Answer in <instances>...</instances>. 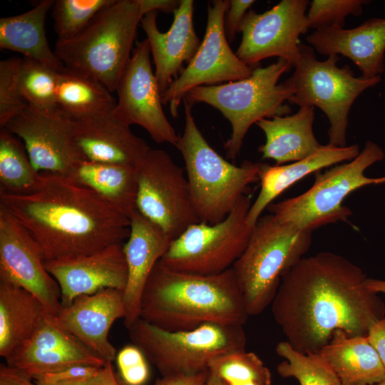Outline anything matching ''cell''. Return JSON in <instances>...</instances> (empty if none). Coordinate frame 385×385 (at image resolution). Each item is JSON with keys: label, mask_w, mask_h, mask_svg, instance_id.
<instances>
[{"label": "cell", "mask_w": 385, "mask_h": 385, "mask_svg": "<svg viewBox=\"0 0 385 385\" xmlns=\"http://www.w3.org/2000/svg\"><path fill=\"white\" fill-rule=\"evenodd\" d=\"M363 270L330 252L304 257L282 278L271 304L274 320L296 350L317 353L337 330L367 336L385 316L379 294L365 286Z\"/></svg>", "instance_id": "cell-1"}, {"label": "cell", "mask_w": 385, "mask_h": 385, "mask_svg": "<svg viewBox=\"0 0 385 385\" xmlns=\"http://www.w3.org/2000/svg\"><path fill=\"white\" fill-rule=\"evenodd\" d=\"M41 175L31 192L0 190V205L37 242L45 260L89 255L128 239L130 220L125 215L63 176Z\"/></svg>", "instance_id": "cell-2"}, {"label": "cell", "mask_w": 385, "mask_h": 385, "mask_svg": "<svg viewBox=\"0 0 385 385\" xmlns=\"http://www.w3.org/2000/svg\"><path fill=\"white\" fill-rule=\"evenodd\" d=\"M249 314L232 267L219 274L177 271L160 260L142 294L140 318L168 331L215 323L243 326Z\"/></svg>", "instance_id": "cell-3"}, {"label": "cell", "mask_w": 385, "mask_h": 385, "mask_svg": "<svg viewBox=\"0 0 385 385\" xmlns=\"http://www.w3.org/2000/svg\"><path fill=\"white\" fill-rule=\"evenodd\" d=\"M143 16L137 0H113L75 36L57 41L54 53L67 69L116 91Z\"/></svg>", "instance_id": "cell-4"}, {"label": "cell", "mask_w": 385, "mask_h": 385, "mask_svg": "<svg viewBox=\"0 0 385 385\" xmlns=\"http://www.w3.org/2000/svg\"><path fill=\"white\" fill-rule=\"evenodd\" d=\"M185 127L177 148L185 162L195 213L209 225L224 220L245 195L247 188L259 180L260 163L244 161L235 165L219 155L207 142L194 120L192 104L183 100Z\"/></svg>", "instance_id": "cell-5"}, {"label": "cell", "mask_w": 385, "mask_h": 385, "mask_svg": "<svg viewBox=\"0 0 385 385\" xmlns=\"http://www.w3.org/2000/svg\"><path fill=\"white\" fill-rule=\"evenodd\" d=\"M312 232L281 222L273 215L260 217L248 244L232 266L249 316L271 305L282 277L309 250Z\"/></svg>", "instance_id": "cell-6"}, {"label": "cell", "mask_w": 385, "mask_h": 385, "mask_svg": "<svg viewBox=\"0 0 385 385\" xmlns=\"http://www.w3.org/2000/svg\"><path fill=\"white\" fill-rule=\"evenodd\" d=\"M292 66L289 61L278 58L266 67L255 66L247 78L200 86L184 98L192 105L204 103L217 108L230 122L232 133L225 148L227 157L235 160L252 124L291 112L290 107L284 103L292 97V91L286 81L281 83L278 81Z\"/></svg>", "instance_id": "cell-7"}, {"label": "cell", "mask_w": 385, "mask_h": 385, "mask_svg": "<svg viewBox=\"0 0 385 385\" xmlns=\"http://www.w3.org/2000/svg\"><path fill=\"white\" fill-rule=\"evenodd\" d=\"M133 344L162 376L207 371L215 359L245 350L241 325L207 323L193 329L168 331L139 318L128 328Z\"/></svg>", "instance_id": "cell-8"}, {"label": "cell", "mask_w": 385, "mask_h": 385, "mask_svg": "<svg viewBox=\"0 0 385 385\" xmlns=\"http://www.w3.org/2000/svg\"><path fill=\"white\" fill-rule=\"evenodd\" d=\"M384 158L383 149L368 140L355 158L324 173H315L314 182L308 190L298 196L272 202L267 210L281 222L310 232L328 224L347 222L352 212L343 205L344 199L360 188L385 183V176L369 178L364 173L369 167Z\"/></svg>", "instance_id": "cell-9"}, {"label": "cell", "mask_w": 385, "mask_h": 385, "mask_svg": "<svg viewBox=\"0 0 385 385\" xmlns=\"http://www.w3.org/2000/svg\"><path fill=\"white\" fill-rule=\"evenodd\" d=\"M299 48L295 70L286 80L292 91L288 102L319 108L329 122V144L344 147L351 106L362 92L377 85L381 76L356 77L349 66H337L338 56L319 61L311 46L301 43Z\"/></svg>", "instance_id": "cell-10"}, {"label": "cell", "mask_w": 385, "mask_h": 385, "mask_svg": "<svg viewBox=\"0 0 385 385\" xmlns=\"http://www.w3.org/2000/svg\"><path fill=\"white\" fill-rule=\"evenodd\" d=\"M251 205L245 195L224 220L190 225L172 240L160 261L173 270L200 274H219L232 267L251 236L253 227L247 222Z\"/></svg>", "instance_id": "cell-11"}, {"label": "cell", "mask_w": 385, "mask_h": 385, "mask_svg": "<svg viewBox=\"0 0 385 385\" xmlns=\"http://www.w3.org/2000/svg\"><path fill=\"white\" fill-rule=\"evenodd\" d=\"M136 210L172 240L200 222L183 170L164 150L150 148L135 165Z\"/></svg>", "instance_id": "cell-12"}, {"label": "cell", "mask_w": 385, "mask_h": 385, "mask_svg": "<svg viewBox=\"0 0 385 385\" xmlns=\"http://www.w3.org/2000/svg\"><path fill=\"white\" fill-rule=\"evenodd\" d=\"M228 0H215L207 6L204 38L196 53L180 76L162 94L163 105H169L173 118L178 116V107L192 89L215 86L249 77L255 67L243 63L230 48L225 30Z\"/></svg>", "instance_id": "cell-13"}, {"label": "cell", "mask_w": 385, "mask_h": 385, "mask_svg": "<svg viewBox=\"0 0 385 385\" xmlns=\"http://www.w3.org/2000/svg\"><path fill=\"white\" fill-rule=\"evenodd\" d=\"M150 53L146 38L136 43L116 89L118 98L112 114L126 125L141 126L155 142L177 147L180 135L164 113Z\"/></svg>", "instance_id": "cell-14"}, {"label": "cell", "mask_w": 385, "mask_h": 385, "mask_svg": "<svg viewBox=\"0 0 385 385\" xmlns=\"http://www.w3.org/2000/svg\"><path fill=\"white\" fill-rule=\"evenodd\" d=\"M308 4L307 0H282L263 13L250 9L240 28L237 57L251 67L270 57L287 60L294 66L299 56V36L309 29Z\"/></svg>", "instance_id": "cell-15"}, {"label": "cell", "mask_w": 385, "mask_h": 385, "mask_svg": "<svg viewBox=\"0 0 385 385\" xmlns=\"http://www.w3.org/2000/svg\"><path fill=\"white\" fill-rule=\"evenodd\" d=\"M43 251L28 230L0 205V281L34 294L46 311L57 316L61 290L44 265Z\"/></svg>", "instance_id": "cell-16"}, {"label": "cell", "mask_w": 385, "mask_h": 385, "mask_svg": "<svg viewBox=\"0 0 385 385\" xmlns=\"http://www.w3.org/2000/svg\"><path fill=\"white\" fill-rule=\"evenodd\" d=\"M71 120L58 108L42 110L28 106L4 128L23 141L38 173L66 178L84 160L73 140Z\"/></svg>", "instance_id": "cell-17"}, {"label": "cell", "mask_w": 385, "mask_h": 385, "mask_svg": "<svg viewBox=\"0 0 385 385\" xmlns=\"http://www.w3.org/2000/svg\"><path fill=\"white\" fill-rule=\"evenodd\" d=\"M6 361L33 379L73 366L103 367L106 362L67 330L57 316L48 312L33 336Z\"/></svg>", "instance_id": "cell-18"}, {"label": "cell", "mask_w": 385, "mask_h": 385, "mask_svg": "<svg viewBox=\"0 0 385 385\" xmlns=\"http://www.w3.org/2000/svg\"><path fill=\"white\" fill-rule=\"evenodd\" d=\"M123 242L111 245L89 255L44 261L61 290L66 307L81 295L113 288L125 290L128 277Z\"/></svg>", "instance_id": "cell-19"}, {"label": "cell", "mask_w": 385, "mask_h": 385, "mask_svg": "<svg viewBox=\"0 0 385 385\" xmlns=\"http://www.w3.org/2000/svg\"><path fill=\"white\" fill-rule=\"evenodd\" d=\"M124 291L107 288L77 297L61 307L58 318L81 343L106 361L116 358L117 351L108 333L115 320L126 317Z\"/></svg>", "instance_id": "cell-20"}, {"label": "cell", "mask_w": 385, "mask_h": 385, "mask_svg": "<svg viewBox=\"0 0 385 385\" xmlns=\"http://www.w3.org/2000/svg\"><path fill=\"white\" fill-rule=\"evenodd\" d=\"M193 11L194 1L180 0L166 32L158 28L156 11L145 14L140 21L150 47L161 96L173 81V78H177L183 64L193 58L201 43L194 28Z\"/></svg>", "instance_id": "cell-21"}, {"label": "cell", "mask_w": 385, "mask_h": 385, "mask_svg": "<svg viewBox=\"0 0 385 385\" xmlns=\"http://www.w3.org/2000/svg\"><path fill=\"white\" fill-rule=\"evenodd\" d=\"M71 132L81 157L92 162L135 166L151 148L112 113L71 118Z\"/></svg>", "instance_id": "cell-22"}, {"label": "cell", "mask_w": 385, "mask_h": 385, "mask_svg": "<svg viewBox=\"0 0 385 385\" xmlns=\"http://www.w3.org/2000/svg\"><path fill=\"white\" fill-rule=\"evenodd\" d=\"M307 41L322 55L349 58L361 77L381 76L385 70V18H374L349 29L332 26L316 30Z\"/></svg>", "instance_id": "cell-23"}, {"label": "cell", "mask_w": 385, "mask_h": 385, "mask_svg": "<svg viewBox=\"0 0 385 385\" xmlns=\"http://www.w3.org/2000/svg\"><path fill=\"white\" fill-rule=\"evenodd\" d=\"M130 233L123 245L128 277L124 290L128 328L140 318L142 294L148 277L157 262L168 250L171 237L160 227L135 210L130 217Z\"/></svg>", "instance_id": "cell-24"}, {"label": "cell", "mask_w": 385, "mask_h": 385, "mask_svg": "<svg viewBox=\"0 0 385 385\" xmlns=\"http://www.w3.org/2000/svg\"><path fill=\"white\" fill-rule=\"evenodd\" d=\"M359 153V146L356 144L337 147L328 143L322 145L320 149L311 156L289 164L270 165L260 163L259 180L261 189L249 210L247 224L254 227L264 210L280 194L299 180L323 168L350 161Z\"/></svg>", "instance_id": "cell-25"}, {"label": "cell", "mask_w": 385, "mask_h": 385, "mask_svg": "<svg viewBox=\"0 0 385 385\" xmlns=\"http://www.w3.org/2000/svg\"><path fill=\"white\" fill-rule=\"evenodd\" d=\"M314 107L303 106L293 115L264 118L256 124L264 132L265 143L258 151L262 159L277 165L303 160L322 146L313 132Z\"/></svg>", "instance_id": "cell-26"}, {"label": "cell", "mask_w": 385, "mask_h": 385, "mask_svg": "<svg viewBox=\"0 0 385 385\" xmlns=\"http://www.w3.org/2000/svg\"><path fill=\"white\" fill-rule=\"evenodd\" d=\"M319 353L341 385H376L385 380V368L367 336L349 337L337 330Z\"/></svg>", "instance_id": "cell-27"}, {"label": "cell", "mask_w": 385, "mask_h": 385, "mask_svg": "<svg viewBox=\"0 0 385 385\" xmlns=\"http://www.w3.org/2000/svg\"><path fill=\"white\" fill-rule=\"evenodd\" d=\"M53 0H41L29 11L0 19V48L20 53L56 71L64 66L48 43L45 21Z\"/></svg>", "instance_id": "cell-28"}, {"label": "cell", "mask_w": 385, "mask_h": 385, "mask_svg": "<svg viewBox=\"0 0 385 385\" xmlns=\"http://www.w3.org/2000/svg\"><path fill=\"white\" fill-rule=\"evenodd\" d=\"M46 313L31 292L0 281V356L9 359L33 336Z\"/></svg>", "instance_id": "cell-29"}, {"label": "cell", "mask_w": 385, "mask_h": 385, "mask_svg": "<svg viewBox=\"0 0 385 385\" xmlns=\"http://www.w3.org/2000/svg\"><path fill=\"white\" fill-rule=\"evenodd\" d=\"M66 178L93 191L129 218L136 210L135 166L83 160Z\"/></svg>", "instance_id": "cell-30"}, {"label": "cell", "mask_w": 385, "mask_h": 385, "mask_svg": "<svg viewBox=\"0 0 385 385\" xmlns=\"http://www.w3.org/2000/svg\"><path fill=\"white\" fill-rule=\"evenodd\" d=\"M57 108L77 120L113 112L116 99L101 83L63 67L58 71Z\"/></svg>", "instance_id": "cell-31"}, {"label": "cell", "mask_w": 385, "mask_h": 385, "mask_svg": "<svg viewBox=\"0 0 385 385\" xmlns=\"http://www.w3.org/2000/svg\"><path fill=\"white\" fill-rule=\"evenodd\" d=\"M41 173L33 167L23 141L6 128L0 130V190L14 194L34 191Z\"/></svg>", "instance_id": "cell-32"}, {"label": "cell", "mask_w": 385, "mask_h": 385, "mask_svg": "<svg viewBox=\"0 0 385 385\" xmlns=\"http://www.w3.org/2000/svg\"><path fill=\"white\" fill-rule=\"evenodd\" d=\"M275 350L284 359L277 366L282 377L295 378L300 385H341L333 369L319 352L302 353L287 341L279 342Z\"/></svg>", "instance_id": "cell-33"}, {"label": "cell", "mask_w": 385, "mask_h": 385, "mask_svg": "<svg viewBox=\"0 0 385 385\" xmlns=\"http://www.w3.org/2000/svg\"><path fill=\"white\" fill-rule=\"evenodd\" d=\"M58 71L37 61L21 58L17 83L19 92L28 106L42 110L57 108Z\"/></svg>", "instance_id": "cell-34"}, {"label": "cell", "mask_w": 385, "mask_h": 385, "mask_svg": "<svg viewBox=\"0 0 385 385\" xmlns=\"http://www.w3.org/2000/svg\"><path fill=\"white\" fill-rule=\"evenodd\" d=\"M208 370L217 375L226 385H272L269 369L257 354L246 350L213 359Z\"/></svg>", "instance_id": "cell-35"}, {"label": "cell", "mask_w": 385, "mask_h": 385, "mask_svg": "<svg viewBox=\"0 0 385 385\" xmlns=\"http://www.w3.org/2000/svg\"><path fill=\"white\" fill-rule=\"evenodd\" d=\"M113 0H57L51 16L57 41L70 39L83 30L93 18Z\"/></svg>", "instance_id": "cell-36"}, {"label": "cell", "mask_w": 385, "mask_h": 385, "mask_svg": "<svg viewBox=\"0 0 385 385\" xmlns=\"http://www.w3.org/2000/svg\"><path fill=\"white\" fill-rule=\"evenodd\" d=\"M369 2L364 0H313L307 13L309 29L343 28L347 16H360L363 11L362 6Z\"/></svg>", "instance_id": "cell-37"}, {"label": "cell", "mask_w": 385, "mask_h": 385, "mask_svg": "<svg viewBox=\"0 0 385 385\" xmlns=\"http://www.w3.org/2000/svg\"><path fill=\"white\" fill-rule=\"evenodd\" d=\"M21 58L13 57L0 61V127L4 128L28 104L22 98L17 83Z\"/></svg>", "instance_id": "cell-38"}, {"label": "cell", "mask_w": 385, "mask_h": 385, "mask_svg": "<svg viewBox=\"0 0 385 385\" xmlns=\"http://www.w3.org/2000/svg\"><path fill=\"white\" fill-rule=\"evenodd\" d=\"M142 351L133 345L122 348L116 355L120 381L123 385H143L149 377V369Z\"/></svg>", "instance_id": "cell-39"}, {"label": "cell", "mask_w": 385, "mask_h": 385, "mask_svg": "<svg viewBox=\"0 0 385 385\" xmlns=\"http://www.w3.org/2000/svg\"><path fill=\"white\" fill-rule=\"evenodd\" d=\"M103 369V367L89 365L73 366L58 371L43 374L35 378L34 380L48 384L68 382L93 377Z\"/></svg>", "instance_id": "cell-40"}, {"label": "cell", "mask_w": 385, "mask_h": 385, "mask_svg": "<svg viewBox=\"0 0 385 385\" xmlns=\"http://www.w3.org/2000/svg\"><path fill=\"white\" fill-rule=\"evenodd\" d=\"M254 3L253 0L230 1L226 21L225 20V34L230 41H232L237 32H240L242 22Z\"/></svg>", "instance_id": "cell-41"}, {"label": "cell", "mask_w": 385, "mask_h": 385, "mask_svg": "<svg viewBox=\"0 0 385 385\" xmlns=\"http://www.w3.org/2000/svg\"><path fill=\"white\" fill-rule=\"evenodd\" d=\"M209 370L194 374L162 376L153 385H207Z\"/></svg>", "instance_id": "cell-42"}, {"label": "cell", "mask_w": 385, "mask_h": 385, "mask_svg": "<svg viewBox=\"0 0 385 385\" xmlns=\"http://www.w3.org/2000/svg\"><path fill=\"white\" fill-rule=\"evenodd\" d=\"M0 385H36L33 379L15 367L7 364L0 365Z\"/></svg>", "instance_id": "cell-43"}, {"label": "cell", "mask_w": 385, "mask_h": 385, "mask_svg": "<svg viewBox=\"0 0 385 385\" xmlns=\"http://www.w3.org/2000/svg\"><path fill=\"white\" fill-rule=\"evenodd\" d=\"M367 337L385 368V316L371 327Z\"/></svg>", "instance_id": "cell-44"}, {"label": "cell", "mask_w": 385, "mask_h": 385, "mask_svg": "<svg viewBox=\"0 0 385 385\" xmlns=\"http://www.w3.org/2000/svg\"><path fill=\"white\" fill-rule=\"evenodd\" d=\"M143 15L160 11L165 13H173L180 5V0H137Z\"/></svg>", "instance_id": "cell-45"}, {"label": "cell", "mask_w": 385, "mask_h": 385, "mask_svg": "<svg viewBox=\"0 0 385 385\" xmlns=\"http://www.w3.org/2000/svg\"><path fill=\"white\" fill-rule=\"evenodd\" d=\"M36 385H106V373L103 366V369L96 376L86 379L71 381L68 382L48 384L36 381Z\"/></svg>", "instance_id": "cell-46"}, {"label": "cell", "mask_w": 385, "mask_h": 385, "mask_svg": "<svg viewBox=\"0 0 385 385\" xmlns=\"http://www.w3.org/2000/svg\"><path fill=\"white\" fill-rule=\"evenodd\" d=\"M365 286L371 292L379 294H385V280L366 278Z\"/></svg>", "instance_id": "cell-47"}, {"label": "cell", "mask_w": 385, "mask_h": 385, "mask_svg": "<svg viewBox=\"0 0 385 385\" xmlns=\"http://www.w3.org/2000/svg\"><path fill=\"white\" fill-rule=\"evenodd\" d=\"M106 385H120L113 372L112 361H107L104 365Z\"/></svg>", "instance_id": "cell-48"}, {"label": "cell", "mask_w": 385, "mask_h": 385, "mask_svg": "<svg viewBox=\"0 0 385 385\" xmlns=\"http://www.w3.org/2000/svg\"><path fill=\"white\" fill-rule=\"evenodd\" d=\"M207 385H226L225 383L215 374L209 371Z\"/></svg>", "instance_id": "cell-49"}, {"label": "cell", "mask_w": 385, "mask_h": 385, "mask_svg": "<svg viewBox=\"0 0 385 385\" xmlns=\"http://www.w3.org/2000/svg\"><path fill=\"white\" fill-rule=\"evenodd\" d=\"M376 385H385V380L380 382V383H379V384H376Z\"/></svg>", "instance_id": "cell-50"}]
</instances>
